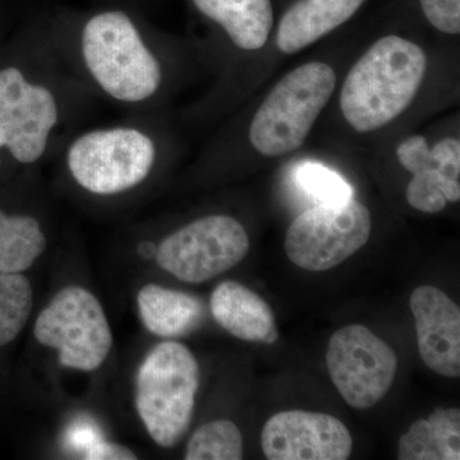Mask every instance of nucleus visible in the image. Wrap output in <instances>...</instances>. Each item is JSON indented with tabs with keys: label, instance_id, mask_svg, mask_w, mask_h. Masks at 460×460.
Segmentation results:
<instances>
[{
	"label": "nucleus",
	"instance_id": "obj_13",
	"mask_svg": "<svg viewBox=\"0 0 460 460\" xmlns=\"http://www.w3.org/2000/svg\"><path fill=\"white\" fill-rule=\"evenodd\" d=\"M214 320L233 337L272 344L279 338L270 305L243 284L223 281L210 298Z\"/></svg>",
	"mask_w": 460,
	"mask_h": 460
},
{
	"label": "nucleus",
	"instance_id": "obj_15",
	"mask_svg": "<svg viewBox=\"0 0 460 460\" xmlns=\"http://www.w3.org/2000/svg\"><path fill=\"white\" fill-rule=\"evenodd\" d=\"M193 5L238 49H261L270 35L274 17L271 0H192Z\"/></svg>",
	"mask_w": 460,
	"mask_h": 460
},
{
	"label": "nucleus",
	"instance_id": "obj_4",
	"mask_svg": "<svg viewBox=\"0 0 460 460\" xmlns=\"http://www.w3.org/2000/svg\"><path fill=\"white\" fill-rule=\"evenodd\" d=\"M428 69L419 45L390 35L366 51L345 78L341 109L357 132L376 131L393 122L416 96Z\"/></svg>",
	"mask_w": 460,
	"mask_h": 460
},
{
	"label": "nucleus",
	"instance_id": "obj_10",
	"mask_svg": "<svg viewBox=\"0 0 460 460\" xmlns=\"http://www.w3.org/2000/svg\"><path fill=\"white\" fill-rule=\"evenodd\" d=\"M326 365L344 401L356 410H368L394 383L398 359L389 344L366 326L354 323L330 339Z\"/></svg>",
	"mask_w": 460,
	"mask_h": 460
},
{
	"label": "nucleus",
	"instance_id": "obj_24",
	"mask_svg": "<svg viewBox=\"0 0 460 460\" xmlns=\"http://www.w3.org/2000/svg\"><path fill=\"white\" fill-rule=\"evenodd\" d=\"M87 460H135L137 456L126 445L117 443H98L87 452Z\"/></svg>",
	"mask_w": 460,
	"mask_h": 460
},
{
	"label": "nucleus",
	"instance_id": "obj_1",
	"mask_svg": "<svg viewBox=\"0 0 460 460\" xmlns=\"http://www.w3.org/2000/svg\"><path fill=\"white\" fill-rule=\"evenodd\" d=\"M96 100L58 53L48 26L27 30L0 62V164L33 169L56 157Z\"/></svg>",
	"mask_w": 460,
	"mask_h": 460
},
{
	"label": "nucleus",
	"instance_id": "obj_23",
	"mask_svg": "<svg viewBox=\"0 0 460 460\" xmlns=\"http://www.w3.org/2000/svg\"><path fill=\"white\" fill-rule=\"evenodd\" d=\"M423 13L438 31L460 32V0H420Z\"/></svg>",
	"mask_w": 460,
	"mask_h": 460
},
{
	"label": "nucleus",
	"instance_id": "obj_8",
	"mask_svg": "<svg viewBox=\"0 0 460 460\" xmlns=\"http://www.w3.org/2000/svg\"><path fill=\"white\" fill-rule=\"evenodd\" d=\"M250 250L244 226L226 214H211L172 230L155 250L157 265L184 283L199 284L235 268Z\"/></svg>",
	"mask_w": 460,
	"mask_h": 460
},
{
	"label": "nucleus",
	"instance_id": "obj_16",
	"mask_svg": "<svg viewBox=\"0 0 460 460\" xmlns=\"http://www.w3.org/2000/svg\"><path fill=\"white\" fill-rule=\"evenodd\" d=\"M137 308L145 328L160 338L190 334L198 329L205 314L198 296L154 283L141 288Z\"/></svg>",
	"mask_w": 460,
	"mask_h": 460
},
{
	"label": "nucleus",
	"instance_id": "obj_18",
	"mask_svg": "<svg viewBox=\"0 0 460 460\" xmlns=\"http://www.w3.org/2000/svg\"><path fill=\"white\" fill-rule=\"evenodd\" d=\"M48 247L44 220L27 211L8 213L0 208V272L29 270Z\"/></svg>",
	"mask_w": 460,
	"mask_h": 460
},
{
	"label": "nucleus",
	"instance_id": "obj_14",
	"mask_svg": "<svg viewBox=\"0 0 460 460\" xmlns=\"http://www.w3.org/2000/svg\"><path fill=\"white\" fill-rule=\"evenodd\" d=\"M365 0H298L279 23L277 45L284 54H295L343 25Z\"/></svg>",
	"mask_w": 460,
	"mask_h": 460
},
{
	"label": "nucleus",
	"instance_id": "obj_3",
	"mask_svg": "<svg viewBox=\"0 0 460 460\" xmlns=\"http://www.w3.org/2000/svg\"><path fill=\"white\" fill-rule=\"evenodd\" d=\"M171 147L160 113H129L117 123L81 128L56 157L74 189L113 199L147 186Z\"/></svg>",
	"mask_w": 460,
	"mask_h": 460
},
{
	"label": "nucleus",
	"instance_id": "obj_12",
	"mask_svg": "<svg viewBox=\"0 0 460 460\" xmlns=\"http://www.w3.org/2000/svg\"><path fill=\"white\" fill-rule=\"evenodd\" d=\"M420 358L436 374L460 375V308L443 290L416 288L411 296Z\"/></svg>",
	"mask_w": 460,
	"mask_h": 460
},
{
	"label": "nucleus",
	"instance_id": "obj_17",
	"mask_svg": "<svg viewBox=\"0 0 460 460\" xmlns=\"http://www.w3.org/2000/svg\"><path fill=\"white\" fill-rule=\"evenodd\" d=\"M398 459L459 460L460 411L438 410L428 420H420L402 436Z\"/></svg>",
	"mask_w": 460,
	"mask_h": 460
},
{
	"label": "nucleus",
	"instance_id": "obj_21",
	"mask_svg": "<svg viewBox=\"0 0 460 460\" xmlns=\"http://www.w3.org/2000/svg\"><path fill=\"white\" fill-rule=\"evenodd\" d=\"M243 458V438L237 425L228 420L205 423L190 438L187 460H239Z\"/></svg>",
	"mask_w": 460,
	"mask_h": 460
},
{
	"label": "nucleus",
	"instance_id": "obj_9",
	"mask_svg": "<svg viewBox=\"0 0 460 460\" xmlns=\"http://www.w3.org/2000/svg\"><path fill=\"white\" fill-rule=\"evenodd\" d=\"M372 230L368 208L354 199L304 211L287 232L286 253L298 268L326 271L361 250Z\"/></svg>",
	"mask_w": 460,
	"mask_h": 460
},
{
	"label": "nucleus",
	"instance_id": "obj_22",
	"mask_svg": "<svg viewBox=\"0 0 460 460\" xmlns=\"http://www.w3.org/2000/svg\"><path fill=\"white\" fill-rule=\"evenodd\" d=\"M301 189L319 204H335L353 199V190L338 172L317 163H305L296 172Z\"/></svg>",
	"mask_w": 460,
	"mask_h": 460
},
{
	"label": "nucleus",
	"instance_id": "obj_7",
	"mask_svg": "<svg viewBox=\"0 0 460 460\" xmlns=\"http://www.w3.org/2000/svg\"><path fill=\"white\" fill-rule=\"evenodd\" d=\"M36 341L58 350L60 365L93 372L107 361L113 332L104 308L93 293L80 286L60 289L36 319Z\"/></svg>",
	"mask_w": 460,
	"mask_h": 460
},
{
	"label": "nucleus",
	"instance_id": "obj_19",
	"mask_svg": "<svg viewBox=\"0 0 460 460\" xmlns=\"http://www.w3.org/2000/svg\"><path fill=\"white\" fill-rule=\"evenodd\" d=\"M399 163L411 174L422 169H438L445 177L460 181V144L456 138H444L429 147L422 136H411L396 150Z\"/></svg>",
	"mask_w": 460,
	"mask_h": 460
},
{
	"label": "nucleus",
	"instance_id": "obj_2",
	"mask_svg": "<svg viewBox=\"0 0 460 460\" xmlns=\"http://www.w3.org/2000/svg\"><path fill=\"white\" fill-rule=\"evenodd\" d=\"M48 26L66 65L95 95L129 113H159L171 89V44L122 8L60 17Z\"/></svg>",
	"mask_w": 460,
	"mask_h": 460
},
{
	"label": "nucleus",
	"instance_id": "obj_20",
	"mask_svg": "<svg viewBox=\"0 0 460 460\" xmlns=\"http://www.w3.org/2000/svg\"><path fill=\"white\" fill-rule=\"evenodd\" d=\"M33 290L22 272H0V348L21 334L31 316Z\"/></svg>",
	"mask_w": 460,
	"mask_h": 460
},
{
	"label": "nucleus",
	"instance_id": "obj_6",
	"mask_svg": "<svg viewBox=\"0 0 460 460\" xmlns=\"http://www.w3.org/2000/svg\"><path fill=\"white\" fill-rule=\"evenodd\" d=\"M337 75L325 63H307L271 90L251 122V145L265 156H280L304 145L332 98Z\"/></svg>",
	"mask_w": 460,
	"mask_h": 460
},
{
	"label": "nucleus",
	"instance_id": "obj_5",
	"mask_svg": "<svg viewBox=\"0 0 460 460\" xmlns=\"http://www.w3.org/2000/svg\"><path fill=\"white\" fill-rule=\"evenodd\" d=\"M199 387V362L186 345L164 341L145 357L136 376L135 404L156 445L172 447L189 431Z\"/></svg>",
	"mask_w": 460,
	"mask_h": 460
},
{
	"label": "nucleus",
	"instance_id": "obj_11",
	"mask_svg": "<svg viewBox=\"0 0 460 460\" xmlns=\"http://www.w3.org/2000/svg\"><path fill=\"white\" fill-rule=\"evenodd\" d=\"M261 447L270 460H345L352 454L353 438L330 414L287 411L263 426Z\"/></svg>",
	"mask_w": 460,
	"mask_h": 460
}]
</instances>
